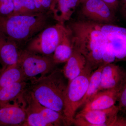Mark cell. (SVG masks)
I'll return each mask as SVG.
<instances>
[{"label":"cell","instance_id":"4","mask_svg":"<svg viewBox=\"0 0 126 126\" xmlns=\"http://www.w3.org/2000/svg\"><path fill=\"white\" fill-rule=\"evenodd\" d=\"M93 69L87 63L79 76L68 82L65 93L63 116L65 126L73 124L77 110L81 106L89 83Z\"/></svg>","mask_w":126,"mask_h":126},{"label":"cell","instance_id":"27","mask_svg":"<svg viewBox=\"0 0 126 126\" xmlns=\"http://www.w3.org/2000/svg\"><path fill=\"white\" fill-rule=\"evenodd\" d=\"M118 7L122 15L126 19V0H119Z\"/></svg>","mask_w":126,"mask_h":126},{"label":"cell","instance_id":"8","mask_svg":"<svg viewBox=\"0 0 126 126\" xmlns=\"http://www.w3.org/2000/svg\"><path fill=\"white\" fill-rule=\"evenodd\" d=\"M26 118L23 96L17 101L0 107V126H23Z\"/></svg>","mask_w":126,"mask_h":126},{"label":"cell","instance_id":"1","mask_svg":"<svg viewBox=\"0 0 126 126\" xmlns=\"http://www.w3.org/2000/svg\"><path fill=\"white\" fill-rule=\"evenodd\" d=\"M70 29L73 49L81 53L93 69L103 65L104 51L109 41L92 21L72 23Z\"/></svg>","mask_w":126,"mask_h":126},{"label":"cell","instance_id":"15","mask_svg":"<svg viewBox=\"0 0 126 126\" xmlns=\"http://www.w3.org/2000/svg\"><path fill=\"white\" fill-rule=\"evenodd\" d=\"M65 63L63 73L65 78L69 82L81 74L86 67L87 62L81 53L73 49L72 55Z\"/></svg>","mask_w":126,"mask_h":126},{"label":"cell","instance_id":"11","mask_svg":"<svg viewBox=\"0 0 126 126\" xmlns=\"http://www.w3.org/2000/svg\"><path fill=\"white\" fill-rule=\"evenodd\" d=\"M126 73V70L114 63L104 64L99 91L120 87Z\"/></svg>","mask_w":126,"mask_h":126},{"label":"cell","instance_id":"29","mask_svg":"<svg viewBox=\"0 0 126 126\" xmlns=\"http://www.w3.org/2000/svg\"><path fill=\"white\" fill-rule=\"evenodd\" d=\"M55 1V0H52V4H53V3Z\"/></svg>","mask_w":126,"mask_h":126},{"label":"cell","instance_id":"10","mask_svg":"<svg viewBox=\"0 0 126 126\" xmlns=\"http://www.w3.org/2000/svg\"><path fill=\"white\" fill-rule=\"evenodd\" d=\"M82 4V14L91 21L109 24L113 20L114 12L102 0H87Z\"/></svg>","mask_w":126,"mask_h":126},{"label":"cell","instance_id":"23","mask_svg":"<svg viewBox=\"0 0 126 126\" xmlns=\"http://www.w3.org/2000/svg\"><path fill=\"white\" fill-rule=\"evenodd\" d=\"M115 62H116L115 56L108 42L104 51L102 58L103 64L114 63Z\"/></svg>","mask_w":126,"mask_h":126},{"label":"cell","instance_id":"25","mask_svg":"<svg viewBox=\"0 0 126 126\" xmlns=\"http://www.w3.org/2000/svg\"><path fill=\"white\" fill-rule=\"evenodd\" d=\"M122 113V115L118 114L112 126H126V113Z\"/></svg>","mask_w":126,"mask_h":126},{"label":"cell","instance_id":"24","mask_svg":"<svg viewBox=\"0 0 126 126\" xmlns=\"http://www.w3.org/2000/svg\"><path fill=\"white\" fill-rule=\"evenodd\" d=\"M36 9L39 12H43L50 9L52 0H33Z\"/></svg>","mask_w":126,"mask_h":126},{"label":"cell","instance_id":"20","mask_svg":"<svg viewBox=\"0 0 126 126\" xmlns=\"http://www.w3.org/2000/svg\"><path fill=\"white\" fill-rule=\"evenodd\" d=\"M14 11L12 15H27L39 12L33 0H13Z\"/></svg>","mask_w":126,"mask_h":126},{"label":"cell","instance_id":"22","mask_svg":"<svg viewBox=\"0 0 126 126\" xmlns=\"http://www.w3.org/2000/svg\"><path fill=\"white\" fill-rule=\"evenodd\" d=\"M14 10L13 0H0V15H8Z\"/></svg>","mask_w":126,"mask_h":126},{"label":"cell","instance_id":"9","mask_svg":"<svg viewBox=\"0 0 126 126\" xmlns=\"http://www.w3.org/2000/svg\"><path fill=\"white\" fill-rule=\"evenodd\" d=\"M26 110L39 113L47 122L50 126H65L63 116L43 106L35 98L27 88L23 95Z\"/></svg>","mask_w":126,"mask_h":126},{"label":"cell","instance_id":"26","mask_svg":"<svg viewBox=\"0 0 126 126\" xmlns=\"http://www.w3.org/2000/svg\"><path fill=\"white\" fill-rule=\"evenodd\" d=\"M108 6L110 9L115 12L118 7L119 0H102Z\"/></svg>","mask_w":126,"mask_h":126},{"label":"cell","instance_id":"6","mask_svg":"<svg viewBox=\"0 0 126 126\" xmlns=\"http://www.w3.org/2000/svg\"><path fill=\"white\" fill-rule=\"evenodd\" d=\"M18 63L23 70L26 80H31L48 74L55 64L49 56L40 55L26 49L20 51Z\"/></svg>","mask_w":126,"mask_h":126},{"label":"cell","instance_id":"5","mask_svg":"<svg viewBox=\"0 0 126 126\" xmlns=\"http://www.w3.org/2000/svg\"><path fill=\"white\" fill-rule=\"evenodd\" d=\"M70 33L69 28L58 23L43 30L30 42L26 50L35 53L50 56L53 54L64 37Z\"/></svg>","mask_w":126,"mask_h":126},{"label":"cell","instance_id":"3","mask_svg":"<svg viewBox=\"0 0 126 126\" xmlns=\"http://www.w3.org/2000/svg\"><path fill=\"white\" fill-rule=\"evenodd\" d=\"M47 23V17L43 12L0 15V32L17 44L42 31Z\"/></svg>","mask_w":126,"mask_h":126},{"label":"cell","instance_id":"7","mask_svg":"<svg viewBox=\"0 0 126 126\" xmlns=\"http://www.w3.org/2000/svg\"><path fill=\"white\" fill-rule=\"evenodd\" d=\"M119 111L116 105L103 110H82L75 115L73 124L77 126H112Z\"/></svg>","mask_w":126,"mask_h":126},{"label":"cell","instance_id":"12","mask_svg":"<svg viewBox=\"0 0 126 126\" xmlns=\"http://www.w3.org/2000/svg\"><path fill=\"white\" fill-rule=\"evenodd\" d=\"M120 88L99 91L84 104L82 110H103L112 107L117 101Z\"/></svg>","mask_w":126,"mask_h":126},{"label":"cell","instance_id":"2","mask_svg":"<svg viewBox=\"0 0 126 126\" xmlns=\"http://www.w3.org/2000/svg\"><path fill=\"white\" fill-rule=\"evenodd\" d=\"M30 81L28 89L37 101L63 115L67 85L63 70L54 69L48 74Z\"/></svg>","mask_w":126,"mask_h":126},{"label":"cell","instance_id":"16","mask_svg":"<svg viewBox=\"0 0 126 126\" xmlns=\"http://www.w3.org/2000/svg\"><path fill=\"white\" fill-rule=\"evenodd\" d=\"M29 84L27 81L16 82L0 90V107L17 101L23 96Z\"/></svg>","mask_w":126,"mask_h":126},{"label":"cell","instance_id":"19","mask_svg":"<svg viewBox=\"0 0 126 126\" xmlns=\"http://www.w3.org/2000/svg\"><path fill=\"white\" fill-rule=\"evenodd\" d=\"M103 66L104 64L101 65L92 73L89 79L87 90L81 102V106L85 104L99 91L102 71Z\"/></svg>","mask_w":126,"mask_h":126},{"label":"cell","instance_id":"17","mask_svg":"<svg viewBox=\"0 0 126 126\" xmlns=\"http://www.w3.org/2000/svg\"><path fill=\"white\" fill-rule=\"evenodd\" d=\"M26 80L18 63L0 70V90L11 84Z\"/></svg>","mask_w":126,"mask_h":126},{"label":"cell","instance_id":"28","mask_svg":"<svg viewBox=\"0 0 126 126\" xmlns=\"http://www.w3.org/2000/svg\"><path fill=\"white\" fill-rule=\"evenodd\" d=\"M80 0V3H82L87 0Z\"/></svg>","mask_w":126,"mask_h":126},{"label":"cell","instance_id":"21","mask_svg":"<svg viewBox=\"0 0 126 126\" xmlns=\"http://www.w3.org/2000/svg\"><path fill=\"white\" fill-rule=\"evenodd\" d=\"M117 101L119 112L126 113V73L120 88Z\"/></svg>","mask_w":126,"mask_h":126},{"label":"cell","instance_id":"14","mask_svg":"<svg viewBox=\"0 0 126 126\" xmlns=\"http://www.w3.org/2000/svg\"><path fill=\"white\" fill-rule=\"evenodd\" d=\"M80 3L79 0H55L50 10L55 19L58 23L64 24L65 22L69 20Z\"/></svg>","mask_w":126,"mask_h":126},{"label":"cell","instance_id":"13","mask_svg":"<svg viewBox=\"0 0 126 126\" xmlns=\"http://www.w3.org/2000/svg\"><path fill=\"white\" fill-rule=\"evenodd\" d=\"M19 52L17 44L0 32V61L1 69L18 63Z\"/></svg>","mask_w":126,"mask_h":126},{"label":"cell","instance_id":"18","mask_svg":"<svg viewBox=\"0 0 126 126\" xmlns=\"http://www.w3.org/2000/svg\"><path fill=\"white\" fill-rule=\"evenodd\" d=\"M71 32L65 35L53 53V60L55 64L66 63L73 53V47L71 41Z\"/></svg>","mask_w":126,"mask_h":126}]
</instances>
